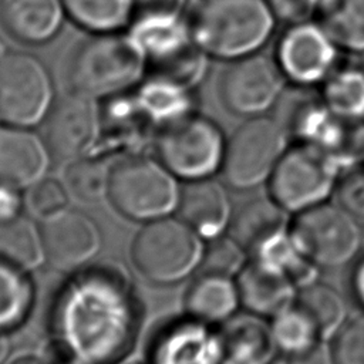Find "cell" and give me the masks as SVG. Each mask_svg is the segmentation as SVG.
<instances>
[{
	"label": "cell",
	"mask_w": 364,
	"mask_h": 364,
	"mask_svg": "<svg viewBox=\"0 0 364 364\" xmlns=\"http://www.w3.org/2000/svg\"><path fill=\"white\" fill-rule=\"evenodd\" d=\"M146 73L145 53L128 30L90 33L71 50L65 68L70 90L98 101L134 90Z\"/></svg>",
	"instance_id": "6da1fadb"
},
{
	"label": "cell",
	"mask_w": 364,
	"mask_h": 364,
	"mask_svg": "<svg viewBox=\"0 0 364 364\" xmlns=\"http://www.w3.org/2000/svg\"><path fill=\"white\" fill-rule=\"evenodd\" d=\"M186 18L193 41L228 61L259 53L277 21L266 0H195Z\"/></svg>",
	"instance_id": "7a4b0ae2"
},
{
	"label": "cell",
	"mask_w": 364,
	"mask_h": 364,
	"mask_svg": "<svg viewBox=\"0 0 364 364\" xmlns=\"http://www.w3.org/2000/svg\"><path fill=\"white\" fill-rule=\"evenodd\" d=\"M178 216H162L135 233L131 243V262L151 283L173 284L200 266L205 243Z\"/></svg>",
	"instance_id": "3957f363"
},
{
	"label": "cell",
	"mask_w": 364,
	"mask_h": 364,
	"mask_svg": "<svg viewBox=\"0 0 364 364\" xmlns=\"http://www.w3.org/2000/svg\"><path fill=\"white\" fill-rule=\"evenodd\" d=\"M290 135L274 117L246 118L226 138L220 175L236 191L267 185L282 156L290 146Z\"/></svg>",
	"instance_id": "277c9868"
},
{
	"label": "cell",
	"mask_w": 364,
	"mask_h": 364,
	"mask_svg": "<svg viewBox=\"0 0 364 364\" xmlns=\"http://www.w3.org/2000/svg\"><path fill=\"white\" fill-rule=\"evenodd\" d=\"M176 178L158 161L127 156L111 166L108 199L124 218L149 222L176 209Z\"/></svg>",
	"instance_id": "5b68a950"
},
{
	"label": "cell",
	"mask_w": 364,
	"mask_h": 364,
	"mask_svg": "<svg viewBox=\"0 0 364 364\" xmlns=\"http://www.w3.org/2000/svg\"><path fill=\"white\" fill-rule=\"evenodd\" d=\"M225 145L220 127L198 111L162 127L155 139L158 161L182 181L210 178L219 172Z\"/></svg>",
	"instance_id": "8992f818"
},
{
	"label": "cell",
	"mask_w": 364,
	"mask_h": 364,
	"mask_svg": "<svg viewBox=\"0 0 364 364\" xmlns=\"http://www.w3.org/2000/svg\"><path fill=\"white\" fill-rule=\"evenodd\" d=\"M338 164L320 149L293 144L267 182V193L291 216L328 202L341 175Z\"/></svg>",
	"instance_id": "52a82bcc"
},
{
	"label": "cell",
	"mask_w": 364,
	"mask_h": 364,
	"mask_svg": "<svg viewBox=\"0 0 364 364\" xmlns=\"http://www.w3.org/2000/svg\"><path fill=\"white\" fill-rule=\"evenodd\" d=\"M290 235L300 252L320 270L351 263L363 245L358 219L330 200L293 215Z\"/></svg>",
	"instance_id": "ba28073f"
},
{
	"label": "cell",
	"mask_w": 364,
	"mask_h": 364,
	"mask_svg": "<svg viewBox=\"0 0 364 364\" xmlns=\"http://www.w3.org/2000/svg\"><path fill=\"white\" fill-rule=\"evenodd\" d=\"M53 78L34 54L11 51L0 63V122L31 128L54 102Z\"/></svg>",
	"instance_id": "9c48e42d"
},
{
	"label": "cell",
	"mask_w": 364,
	"mask_h": 364,
	"mask_svg": "<svg viewBox=\"0 0 364 364\" xmlns=\"http://www.w3.org/2000/svg\"><path fill=\"white\" fill-rule=\"evenodd\" d=\"M340 50L317 20L304 18L290 23L280 34L273 57L286 81L310 88L337 68Z\"/></svg>",
	"instance_id": "30bf717a"
},
{
	"label": "cell",
	"mask_w": 364,
	"mask_h": 364,
	"mask_svg": "<svg viewBox=\"0 0 364 364\" xmlns=\"http://www.w3.org/2000/svg\"><path fill=\"white\" fill-rule=\"evenodd\" d=\"M284 82L274 57L259 51L229 61L219 80V97L235 115H264L279 102Z\"/></svg>",
	"instance_id": "8fae6325"
},
{
	"label": "cell",
	"mask_w": 364,
	"mask_h": 364,
	"mask_svg": "<svg viewBox=\"0 0 364 364\" xmlns=\"http://www.w3.org/2000/svg\"><path fill=\"white\" fill-rule=\"evenodd\" d=\"M43 122L50 155L70 162L84 156L101 136V107L98 100L68 90L54 100Z\"/></svg>",
	"instance_id": "7c38bea8"
},
{
	"label": "cell",
	"mask_w": 364,
	"mask_h": 364,
	"mask_svg": "<svg viewBox=\"0 0 364 364\" xmlns=\"http://www.w3.org/2000/svg\"><path fill=\"white\" fill-rule=\"evenodd\" d=\"M38 228L44 262L58 272L67 273L84 267L100 250L98 228L80 210L67 208L41 219Z\"/></svg>",
	"instance_id": "4fadbf2b"
},
{
	"label": "cell",
	"mask_w": 364,
	"mask_h": 364,
	"mask_svg": "<svg viewBox=\"0 0 364 364\" xmlns=\"http://www.w3.org/2000/svg\"><path fill=\"white\" fill-rule=\"evenodd\" d=\"M175 212L205 242L226 233L233 215L223 183L212 176L183 181Z\"/></svg>",
	"instance_id": "5bb4252c"
},
{
	"label": "cell",
	"mask_w": 364,
	"mask_h": 364,
	"mask_svg": "<svg viewBox=\"0 0 364 364\" xmlns=\"http://www.w3.org/2000/svg\"><path fill=\"white\" fill-rule=\"evenodd\" d=\"M50 151L31 128L0 122V183L28 189L44 178Z\"/></svg>",
	"instance_id": "9a60e30c"
},
{
	"label": "cell",
	"mask_w": 364,
	"mask_h": 364,
	"mask_svg": "<svg viewBox=\"0 0 364 364\" xmlns=\"http://www.w3.org/2000/svg\"><path fill=\"white\" fill-rule=\"evenodd\" d=\"M220 364H273L279 355L267 318L245 311L220 324Z\"/></svg>",
	"instance_id": "2e32d148"
},
{
	"label": "cell",
	"mask_w": 364,
	"mask_h": 364,
	"mask_svg": "<svg viewBox=\"0 0 364 364\" xmlns=\"http://www.w3.org/2000/svg\"><path fill=\"white\" fill-rule=\"evenodd\" d=\"M67 11L63 0H0V26L16 41L41 46L61 30Z\"/></svg>",
	"instance_id": "e0dca14e"
},
{
	"label": "cell",
	"mask_w": 364,
	"mask_h": 364,
	"mask_svg": "<svg viewBox=\"0 0 364 364\" xmlns=\"http://www.w3.org/2000/svg\"><path fill=\"white\" fill-rule=\"evenodd\" d=\"M236 284L242 309L267 320L294 303L299 291L290 279L252 259L236 276Z\"/></svg>",
	"instance_id": "ac0fdd59"
},
{
	"label": "cell",
	"mask_w": 364,
	"mask_h": 364,
	"mask_svg": "<svg viewBox=\"0 0 364 364\" xmlns=\"http://www.w3.org/2000/svg\"><path fill=\"white\" fill-rule=\"evenodd\" d=\"M183 307L195 323L223 324L242 307L236 279L202 272L186 289Z\"/></svg>",
	"instance_id": "d6986e66"
},
{
	"label": "cell",
	"mask_w": 364,
	"mask_h": 364,
	"mask_svg": "<svg viewBox=\"0 0 364 364\" xmlns=\"http://www.w3.org/2000/svg\"><path fill=\"white\" fill-rule=\"evenodd\" d=\"M132 92L156 131L198 111L196 88L152 73H146Z\"/></svg>",
	"instance_id": "ffe728a7"
},
{
	"label": "cell",
	"mask_w": 364,
	"mask_h": 364,
	"mask_svg": "<svg viewBox=\"0 0 364 364\" xmlns=\"http://www.w3.org/2000/svg\"><path fill=\"white\" fill-rule=\"evenodd\" d=\"M287 213L269 193L255 196L233 210L228 233L250 255L256 247L290 228Z\"/></svg>",
	"instance_id": "44dd1931"
},
{
	"label": "cell",
	"mask_w": 364,
	"mask_h": 364,
	"mask_svg": "<svg viewBox=\"0 0 364 364\" xmlns=\"http://www.w3.org/2000/svg\"><path fill=\"white\" fill-rule=\"evenodd\" d=\"M323 104L341 121L364 125V65L343 64L320 84Z\"/></svg>",
	"instance_id": "7402d4cb"
},
{
	"label": "cell",
	"mask_w": 364,
	"mask_h": 364,
	"mask_svg": "<svg viewBox=\"0 0 364 364\" xmlns=\"http://www.w3.org/2000/svg\"><path fill=\"white\" fill-rule=\"evenodd\" d=\"M314 14L341 50L364 54V0H320Z\"/></svg>",
	"instance_id": "603a6c76"
},
{
	"label": "cell",
	"mask_w": 364,
	"mask_h": 364,
	"mask_svg": "<svg viewBox=\"0 0 364 364\" xmlns=\"http://www.w3.org/2000/svg\"><path fill=\"white\" fill-rule=\"evenodd\" d=\"M67 17L88 33L127 30L135 0H63Z\"/></svg>",
	"instance_id": "cb8c5ba5"
},
{
	"label": "cell",
	"mask_w": 364,
	"mask_h": 364,
	"mask_svg": "<svg viewBox=\"0 0 364 364\" xmlns=\"http://www.w3.org/2000/svg\"><path fill=\"white\" fill-rule=\"evenodd\" d=\"M296 303L313 318L324 340H331L348 320V307L341 293L320 280L299 289Z\"/></svg>",
	"instance_id": "d4e9b609"
},
{
	"label": "cell",
	"mask_w": 364,
	"mask_h": 364,
	"mask_svg": "<svg viewBox=\"0 0 364 364\" xmlns=\"http://www.w3.org/2000/svg\"><path fill=\"white\" fill-rule=\"evenodd\" d=\"M269 324L276 348L283 357L303 353L324 340L313 318L296 301L269 318Z\"/></svg>",
	"instance_id": "484cf974"
},
{
	"label": "cell",
	"mask_w": 364,
	"mask_h": 364,
	"mask_svg": "<svg viewBox=\"0 0 364 364\" xmlns=\"http://www.w3.org/2000/svg\"><path fill=\"white\" fill-rule=\"evenodd\" d=\"M0 260L24 272L44 260L40 228L27 216L0 223Z\"/></svg>",
	"instance_id": "4316f807"
},
{
	"label": "cell",
	"mask_w": 364,
	"mask_h": 364,
	"mask_svg": "<svg viewBox=\"0 0 364 364\" xmlns=\"http://www.w3.org/2000/svg\"><path fill=\"white\" fill-rule=\"evenodd\" d=\"M111 168L102 159L80 156L68 162L64 185L68 193L82 203H95L108 196Z\"/></svg>",
	"instance_id": "83f0119b"
},
{
	"label": "cell",
	"mask_w": 364,
	"mask_h": 364,
	"mask_svg": "<svg viewBox=\"0 0 364 364\" xmlns=\"http://www.w3.org/2000/svg\"><path fill=\"white\" fill-rule=\"evenodd\" d=\"M31 294L26 272L0 260V333L23 321L31 304Z\"/></svg>",
	"instance_id": "f1b7e54d"
},
{
	"label": "cell",
	"mask_w": 364,
	"mask_h": 364,
	"mask_svg": "<svg viewBox=\"0 0 364 364\" xmlns=\"http://www.w3.org/2000/svg\"><path fill=\"white\" fill-rule=\"evenodd\" d=\"M249 262L247 250L229 233L206 240L200 260V270L235 277Z\"/></svg>",
	"instance_id": "f546056e"
},
{
	"label": "cell",
	"mask_w": 364,
	"mask_h": 364,
	"mask_svg": "<svg viewBox=\"0 0 364 364\" xmlns=\"http://www.w3.org/2000/svg\"><path fill=\"white\" fill-rule=\"evenodd\" d=\"M68 196L64 182L44 176L28 188L26 200L30 210L44 219L67 209Z\"/></svg>",
	"instance_id": "4dcf8cb0"
},
{
	"label": "cell",
	"mask_w": 364,
	"mask_h": 364,
	"mask_svg": "<svg viewBox=\"0 0 364 364\" xmlns=\"http://www.w3.org/2000/svg\"><path fill=\"white\" fill-rule=\"evenodd\" d=\"M330 344L336 364H364V314L348 318Z\"/></svg>",
	"instance_id": "1f68e13d"
},
{
	"label": "cell",
	"mask_w": 364,
	"mask_h": 364,
	"mask_svg": "<svg viewBox=\"0 0 364 364\" xmlns=\"http://www.w3.org/2000/svg\"><path fill=\"white\" fill-rule=\"evenodd\" d=\"M336 203L357 219L364 218V165H355L341 172L336 191Z\"/></svg>",
	"instance_id": "d6a6232c"
},
{
	"label": "cell",
	"mask_w": 364,
	"mask_h": 364,
	"mask_svg": "<svg viewBox=\"0 0 364 364\" xmlns=\"http://www.w3.org/2000/svg\"><path fill=\"white\" fill-rule=\"evenodd\" d=\"M276 18L296 23L309 18L314 9L306 0H266Z\"/></svg>",
	"instance_id": "836d02e7"
},
{
	"label": "cell",
	"mask_w": 364,
	"mask_h": 364,
	"mask_svg": "<svg viewBox=\"0 0 364 364\" xmlns=\"http://www.w3.org/2000/svg\"><path fill=\"white\" fill-rule=\"evenodd\" d=\"M284 364H336L331 350V344L327 340H321L311 348L284 357Z\"/></svg>",
	"instance_id": "e575fe53"
},
{
	"label": "cell",
	"mask_w": 364,
	"mask_h": 364,
	"mask_svg": "<svg viewBox=\"0 0 364 364\" xmlns=\"http://www.w3.org/2000/svg\"><path fill=\"white\" fill-rule=\"evenodd\" d=\"M23 203L21 189L0 183V223L21 216Z\"/></svg>",
	"instance_id": "d590c367"
},
{
	"label": "cell",
	"mask_w": 364,
	"mask_h": 364,
	"mask_svg": "<svg viewBox=\"0 0 364 364\" xmlns=\"http://www.w3.org/2000/svg\"><path fill=\"white\" fill-rule=\"evenodd\" d=\"M186 0H135V14H182Z\"/></svg>",
	"instance_id": "8d00e7d4"
},
{
	"label": "cell",
	"mask_w": 364,
	"mask_h": 364,
	"mask_svg": "<svg viewBox=\"0 0 364 364\" xmlns=\"http://www.w3.org/2000/svg\"><path fill=\"white\" fill-rule=\"evenodd\" d=\"M350 291L357 306L364 311V256L357 259L350 274Z\"/></svg>",
	"instance_id": "74e56055"
},
{
	"label": "cell",
	"mask_w": 364,
	"mask_h": 364,
	"mask_svg": "<svg viewBox=\"0 0 364 364\" xmlns=\"http://www.w3.org/2000/svg\"><path fill=\"white\" fill-rule=\"evenodd\" d=\"M9 364H46V363L36 355L26 354V355H20V357L11 360Z\"/></svg>",
	"instance_id": "f35d334b"
},
{
	"label": "cell",
	"mask_w": 364,
	"mask_h": 364,
	"mask_svg": "<svg viewBox=\"0 0 364 364\" xmlns=\"http://www.w3.org/2000/svg\"><path fill=\"white\" fill-rule=\"evenodd\" d=\"M9 355V341L4 333H0V364H4Z\"/></svg>",
	"instance_id": "ab89813d"
},
{
	"label": "cell",
	"mask_w": 364,
	"mask_h": 364,
	"mask_svg": "<svg viewBox=\"0 0 364 364\" xmlns=\"http://www.w3.org/2000/svg\"><path fill=\"white\" fill-rule=\"evenodd\" d=\"M7 53H9V51H7V48H6V44H4L3 40L0 38V63H1V60L6 57Z\"/></svg>",
	"instance_id": "60d3db41"
},
{
	"label": "cell",
	"mask_w": 364,
	"mask_h": 364,
	"mask_svg": "<svg viewBox=\"0 0 364 364\" xmlns=\"http://www.w3.org/2000/svg\"><path fill=\"white\" fill-rule=\"evenodd\" d=\"M313 9H314V11H316V9H317V6H318V3H320V0H306Z\"/></svg>",
	"instance_id": "b9f144b4"
},
{
	"label": "cell",
	"mask_w": 364,
	"mask_h": 364,
	"mask_svg": "<svg viewBox=\"0 0 364 364\" xmlns=\"http://www.w3.org/2000/svg\"><path fill=\"white\" fill-rule=\"evenodd\" d=\"M361 164L364 165V154H363V161H361Z\"/></svg>",
	"instance_id": "7bdbcfd3"
},
{
	"label": "cell",
	"mask_w": 364,
	"mask_h": 364,
	"mask_svg": "<svg viewBox=\"0 0 364 364\" xmlns=\"http://www.w3.org/2000/svg\"><path fill=\"white\" fill-rule=\"evenodd\" d=\"M361 64H363V65H364V60H363V63H361Z\"/></svg>",
	"instance_id": "ee69618b"
}]
</instances>
